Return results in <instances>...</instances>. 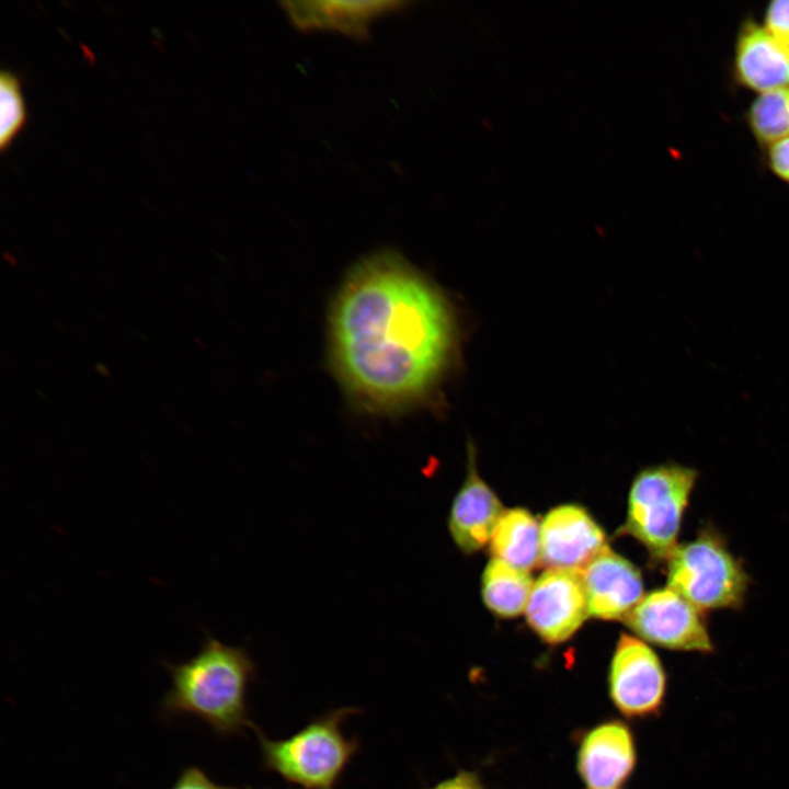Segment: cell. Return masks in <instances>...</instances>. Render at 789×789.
Here are the masks:
<instances>
[{
    "mask_svg": "<svg viewBox=\"0 0 789 789\" xmlns=\"http://www.w3.org/2000/svg\"><path fill=\"white\" fill-rule=\"evenodd\" d=\"M356 712L352 707L329 711L281 740L256 730L264 768L299 789H336L359 748L357 737H347L342 729Z\"/></svg>",
    "mask_w": 789,
    "mask_h": 789,
    "instance_id": "3",
    "label": "cell"
},
{
    "mask_svg": "<svg viewBox=\"0 0 789 789\" xmlns=\"http://www.w3.org/2000/svg\"><path fill=\"white\" fill-rule=\"evenodd\" d=\"M427 789H484V787L476 773L460 770Z\"/></svg>",
    "mask_w": 789,
    "mask_h": 789,
    "instance_id": "22",
    "label": "cell"
},
{
    "mask_svg": "<svg viewBox=\"0 0 789 789\" xmlns=\"http://www.w3.org/2000/svg\"><path fill=\"white\" fill-rule=\"evenodd\" d=\"M745 119L763 148L789 137V87L759 93L748 105Z\"/></svg>",
    "mask_w": 789,
    "mask_h": 789,
    "instance_id": "17",
    "label": "cell"
},
{
    "mask_svg": "<svg viewBox=\"0 0 789 789\" xmlns=\"http://www.w3.org/2000/svg\"><path fill=\"white\" fill-rule=\"evenodd\" d=\"M608 695L626 718L658 714L666 696V673L659 655L643 640L622 633L608 670Z\"/></svg>",
    "mask_w": 789,
    "mask_h": 789,
    "instance_id": "6",
    "label": "cell"
},
{
    "mask_svg": "<svg viewBox=\"0 0 789 789\" xmlns=\"http://www.w3.org/2000/svg\"><path fill=\"white\" fill-rule=\"evenodd\" d=\"M299 28H331L348 35H366L378 16L396 10L397 1H290L282 3Z\"/></svg>",
    "mask_w": 789,
    "mask_h": 789,
    "instance_id": "14",
    "label": "cell"
},
{
    "mask_svg": "<svg viewBox=\"0 0 789 789\" xmlns=\"http://www.w3.org/2000/svg\"><path fill=\"white\" fill-rule=\"evenodd\" d=\"M697 478L696 469L679 464L651 466L634 478L621 530L642 544L652 560L667 561L678 546L682 519Z\"/></svg>",
    "mask_w": 789,
    "mask_h": 789,
    "instance_id": "4",
    "label": "cell"
},
{
    "mask_svg": "<svg viewBox=\"0 0 789 789\" xmlns=\"http://www.w3.org/2000/svg\"><path fill=\"white\" fill-rule=\"evenodd\" d=\"M525 611L528 625L545 642L570 639L588 616L580 572L548 569L534 582Z\"/></svg>",
    "mask_w": 789,
    "mask_h": 789,
    "instance_id": "8",
    "label": "cell"
},
{
    "mask_svg": "<svg viewBox=\"0 0 789 789\" xmlns=\"http://www.w3.org/2000/svg\"><path fill=\"white\" fill-rule=\"evenodd\" d=\"M249 789H251V788H249Z\"/></svg>",
    "mask_w": 789,
    "mask_h": 789,
    "instance_id": "23",
    "label": "cell"
},
{
    "mask_svg": "<svg viewBox=\"0 0 789 789\" xmlns=\"http://www.w3.org/2000/svg\"><path fill=\"white\" fill-rule=\"evenodd\" d=\"M171 789H233L220 786L210 780L207 775L196 767L183 770Z\"/></svg>",
    "mask_w": 789,
    "mask_h": 789,
    "instance_id": "21",
    "label": "cell"
},
{
    "mask_svg": "<svg viewBox=\"0 0 789 789\" xmlns=\"http://www.w3.org/2000/svg\"><path fill=\"white\" fill-rule=\"evenodd\" d=\"M636 764L634 735L620 720L596 724L580 741L576 771L585 789H619Z\"/></svg>",
    "mask_w": 789,
    "mask_h": 789,
    "instance_id": "9",
    "label": "cell"
},
{
    "mask_svg": "<svg viewBox=\"0 0 789 789\" xmlns=\"http://www.w3.org/2000/svg\"><path fill=\"white\" fill-rule=\"evenodd\" d=\"M606 546L604 530L580 505L557 506L540 524L541 563L549 569L580 572Z\"/></svg>",
    "mask_w": 789,
    "mask_h": 789,
    "instance_id": "10",
    "label": "cell"
},
{
    "mask_svg": "<svg viewBox=\"0 0 789 789\" xmlns=\"http://www.w3.org/2000/svg\"><path fill=\"white\" fill-rule=\"evenodd\" d=\"M667 586L701 613L743 605L748 575L711 527L678 545L667 559Z\"/></svg>",
    "mask_w": 789,
    "mask_h": 789,
    "instance_id": "5",
    "label": "cell"
},
{
    "mask_svg": "<svg viewBox=\"0 0 789 789\" xmlns=\"http://www.w3.org/2000/svg\"><path fill=\"white\" fill-rule=\"evenodd\" d=\"M624 621L639 639L667 650L713 651L702 613L668 586L644 595Z\"/></svg>",
    "mask_w": 789,
    "mask_h": 789,
    "instance_id": "7",
    "label": "cell"
},
{
    "mask_svg": "<svg viewBox=\"0 0 789 789\" xmlns=\"http://www.w3.org/2000/svg\"><path fill=\"white\" fill-rule=\"evenodd\" d=\"M329 328L342 386L374 413L426 401L458 358L453 304L392 252L370 255L352 271L334 299Z\"/></svg>",
    "mask_w": 789,
    "mask_h": 789,
    "instance_id": "1",
    "label": "cell"
},
{
    "mask_svg": "<svg viewBox=\"0 0 789 789\" xmlns=\"http://www.w3.org/2000/svg\"><path fill=\"white\" fill-rule=\"evenodd\" d=\"M533 585L528 572L491 558L482 574L483 602L499 617H516L526 609Z\"/></svg>",
    "mask_w": 789,
    "mask_h": 789,
    "instance_id": "16",
    "label": "cell"
},
{
    "mask_svg": "<svg viewBox=\"0 0 789 789\" xmlns=\"http://www.w3.org/2000/svg\"><path fill=\"white\" fill-rule=\"evenodd\" d=\"M732 73L739 85L758 94L789 87V46L746 19L737 31Z\"/></svg>",
    "mask_w": 789,
    "mask_h": 789,
    "instance_id": "12",
    "label": "cell"
},
{
    "mask_svg": "<svg viewBox=\"0 0 789 789\" xmlns=\"http://www.w3.org/2000/svg\"><path fill=\"white\" fill-rule=\"evenodd\" d=\"M588 616L625 620L644 596L643 580L629 560L604 547L580 571Z\"/></svg>",
    "mask_w": 789,
    "mask_h": 789,
    "instance_id": "11",
    "label": "cell"
},
{
    "mask_svg": "<svg viewBox=\"0 0 789 789\" xmlns=\"http://www.w3.org/2000/svg\"><path fill=\"white\" fill-rule=\"evenodd\" d=\"M490 550L493 558L516 569L530 571L541 562L538 521L522 507L504 511L492 531Z\"/></svg>",
    "mask_w": 789,
    "mask_h": 789,
    "instance_id": "15",
    "label": "cell"
},
{
    "mask_svg": "<svg viewBox=\"0 0 789 789\" xmlns=\"http://www.w3.org/2000/svg\"><path fill=\"white\" fill-rule=\"evenodd\" d=\"M26 121L20 81L11 71L0 76V147L4 150Z\"/></svg>",
    "mask_w": 789,
    "mask_h": 789,
    "instance_id": "18",
    "label": "cell"
},
{
    "mask_svg": "<svg viewBox=\"0 0 789 789\" xmlns=\"http://www.w3.org/2000/svg\"><path fill=\"white\" fill-rule=\"evenodd\" d=\"M763 25L789 46V0L770 1L764 12Z\"/></svg>",
    "mask_w": 789,
    "mask_h": 789,
    "instance_id": "19",
    "label": "cell"
},
{
    "mask_svg": "<svg viewBox=\"0 0 789 789\" xmlns=\"http://www.w3.org/2000/svg\"><path fill=\"white\" fill-rule=\"evenodd\" d=\"M503 512L496 494L479 477L476 450L469 445L467 476L448 515V529L460 551L466 554L474 553L490 541Z\"/></svg>",
    "mask_w": 789,
    "mask_h": 789,
    "instance_id": "13",
    "label": "cell"
},
{
    "mask_svg": "<svg viewBox=\"0 0 789 789\" xmlns=\"http://www.w3.org/2000/svg\"><path fill=\"white\" fill-rule=\"evenodd\" d=\"M764 150L767 168L775 176L789 184V137L767 146Z\"/></svg>",
    "mask_w": 789,
    "mask_h": 789,
    "instance_id": "20",
    "label": "cell"
},
{
    "mask_svg": "<svg viewBox=\"0 0 789 789\" xmlns=\"http://www.w3.org/2000/svg\"><path fill=\"white\" fill-rule=\"evenodd\" d=\"M168 670L172 684L162 701L167 712L195 716L224 735L252 725L245 697L256 665L244 649L208 636L193 658Z\"/></svg>",
    "mask_w": 789,
    "mask_h": 789,
    "instance_id": "2",
    "label": "cell"
}]
</instances>
